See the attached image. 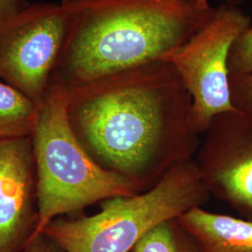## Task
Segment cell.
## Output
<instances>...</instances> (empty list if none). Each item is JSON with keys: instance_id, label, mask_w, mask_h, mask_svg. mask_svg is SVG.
<instances>
[{"instance_id": "obj_10", "label": "cell", "mask_w": 252, "mask_h": 252, "mask_svg": "<svg viewBox=\"0 0 252 252\" xmlns=\"http://www.w3.org/2000/svg\"><path fill=\"white\" fill-rule=\"evenodd\" d=\"M38 112L35 102L0 81V139L32 136Z\"/></svg>"}, {"instance_id": "obj_12", "label": "cell", "mask_w": 252, "mask_h": 252, "mask_svg": "<svg viewBox=\"0 0 252 252\" xmlns=\"http://www.w3.org/2000/svg\"><path fill=\"white\" fill-rule=\"evenodd\" d=\"M228 68L230 75L252 73V26L235 39L230 52Z\"/></svg>"}, {"instance_id": "obj_3", "label": "cell", "mask_w": 252, "mask_h": 252, "mask_svg": "<svg viewBox=\"0 0 252 252\" xmlns=\"http://www.w3.org/2000/svg\"><path fill=\"white\" fill-rule=\"evenodd\" d=\"M68 102V87L54 77L39 106L31 136L36 164L37 222L29 240L42 234L56 217L106 199L138 193L128 180L100 166L87 153L70 123Z\"/></svg>"}, {"instance_id": "obj_6", "label": "cell", "mask_w": 252, "mask_h": 252, "mask_svg": "<svg viewBox=\"0 0 252 252\" xmlns=\"http://www.w3.org/2000/svg\"><path fill=\"white\" fill-rule=\"evenodd\" d=\"M68 32L62 4L40 2L0 18V79L39 107Z\"/></svg>"}, {"instance_id": "obj_11", "label": "cell", "mask_w": 252, "mask_h": 252, "mask_svg": "<svg viewBox=\"0 0 252 252\" xmlns=\"http://www.w3.org/2000/svg\"><path fill=\"white\" fill-rule=\"evenodd\" d=\"M131 252H203L178 218L164 220L149 231Z\"/></svg>"}, {"instance_id": "obj_13", "label": "cell", "mask_w": 252, "mask_h": 252, "mask_svg": "<svg viewBox=\"0 0 252 252\" xmlns=\"http://www.w3.org/2000/svg\"><path fill=\"white\" fill-rule=\"evenodd\" d=\"M230 92L234 109L252 118V73L230 75Z\"/></svg>"}, {"instance_id": "obj_4", "label": "cell", "mask_w": 252, "mask_h": 252, "mask_svg": "<svg viewBox=\"0 0 252 252\" xmlns=\"http://www.w3.org/2000/svg\"><path fill=\"white\" fill-rule=\"evenodd\" d=\"M209 196L193 159L174 166L147 190L102 201L94 215L54 219L42 234L64 252H131L155 226L203 207Z\"/></svg>"}, {"instance_id": "obj_2", "label": "cell", "mask_w": 252, "mask_h": 252, "mask_svg": "<svg viewBox=\"0 0 252 252\" xmlns=\"http://www.w3.org/2000/svg\"><path fill=\"white\" fill-rule=\"evenodd\" d=\"M68 32L54 78L83 85L161 60L213 14L207 0H62Z\"/></svg>"}, {"instance_id": "obj_15", "label": "cell", "mask_w": 252, "mask_h": 252, "mask_svg": "<svg viewBox=\"0 0 252 252\" xmlns=\"http://www.w3.org/2000/svg\"><path fill=\"white\" fill-rule=\"evenodd\" d=\"M28 4L27 0H0V18L17 12Z\"/></svg>"}, {"instance_id": "obj_1", "label": "cell", "mask_w": 252, "mask_h": 252, "mask_svg": "<svg viewBox=\"0 0 252 252\" xmlns=\"http://www.w3.org/2000/svg\"><path fill=\"white\" fill-rule=\"evenodd\" d=\"M68 92V115L81 144L138 193L195 158L200 134L191 98L171 63H144Z\"/></svg>"}, {"instance_id": "obj_7", "label": "cell", "mask_w": 252, "mask_h": 252, "mask_svg": "<svg viewBox=\"0 0 252 252\" xmlns=\"http://www.w3.org/2000/svg\"><path fill=\"white\" fill-rule=\"evenodd\" d=\"M204 134L194 160L209 195L252 220V118L222 113Z\"/></svg>"}, {"instance_id": "obj_5", "label": "cell", "mask_w": 252, "mask_h": 252, "mask_svg": "<svg viewBox=\"0 0 252 252\" xmlns=\"http://www.w3.org/2000/svg\"><path fill=\"white\" fill-rule=\"evenodd\" d=\"M252 26V20L236 6L223 4L183 45L164 54L191 98L193 124L204 134L213 119L234 111L231 101L228 61L237 36Z\"/></svg>"}, {"instance_id": "obj_8", "label": "cell", "mask_w": 252, "mask_h": 252, "mask_svg": "<svg viewBox=\"0 0 252 252\" xmlns=\"http://www.w3.org/2000/svg\"><path fill=\"white\" fill-rule=\"evenodd\" d=\"M37 222L32 137L0 139V252L26 247Z\"/></svg>"}, {"instance_id": "obj_16", "label": "cell", "mask_w": 252, "mask_h": 252, "mask_svg": "<svg viewBox=\"0 0 252 252\" xmlns=\"http://www.w3.org/2000/svg\"><path fill=\"white\" fill-rule=\"evenodd\" d=\"M227 2H228V4L229 5H233V6H236V5H238V4H240V3H242L243 1L245 0H226Z\"/></svg>"}, {"instance_id": "obj_14", "label": "cell", "mask_w": 252, "mask_h": 252, "mask_svg": "<svg viewBox=\"0 0 252 252\" xmlns=\"http://www.w3.org/2000/svg\"><path fill=\"white\" fill-rule=\"evenodd\" d=\"M24 249V252H64L43 234L29 240Z\"/></svg>"}, {"instance_id": "obj_9", "label": "cell", "mask_w": 252, "mask_h": 252, "mask_svg": "<svg viewBox=\"0 0 252 252\" xmlns=\"http://www.w3.org/2000/svg\"><path fill=\"white\" fill-rule=\"evenodd\" d=\"M203 252H252V220L196 207L178 217Z\"/></svg>"}]
</instances>
